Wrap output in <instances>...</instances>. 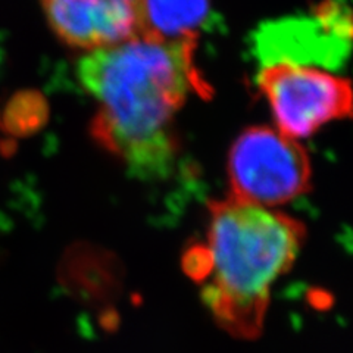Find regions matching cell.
I'll return each mask as SVG.
<instances>
[{
	"label": "cell",
	"mask_w": 353,
	"mask_h": 353,
	"mask_svg": "<svg viewBox=\"0 0 353 353\" xmlns=\"http://www.w3.org/2000/svg\"><path fill=\"white\" fill-rule=\"evenodd\" d=\"M197 40L132 39L84 53L77 79L96 102L90 136L140 179L168 174L180 153L175 119L206 83L194 65Z\"/></svg>",
	"instance_id": "obj_1"
},
{
	"label": "cell",
	"mask_w": 353,
	"mask_h": 353,
	"mask_svg": "<svg viewBox=\"0 0 353 353\" xmlns=\"http://www.w3.org/2000/svg\"><path fill=\"white\" fill-rule=\"evenodd\" d=\"M208 215L206 245L189 249L184 270L201 284V301L219 328L255 340L271 287L299 256L306 227L290 215L231 196L209 202Z\"/></svg>",
	"instance_id": "obj_2"
},
{
	"label": "cell",
	"mask_w": 353,
	"mask_h": 353,
	"mask_svg": "<svg viewBox=\"0 0 353 353\" xmlns=\"http://www.w3.org/2000/svg\"><path fill=\"white\" fill-rule=\"evenodd\" d=\"M230 196L272 208L311 189L312 163L299 140L275 127H249L237 136L227 158Z\"/></svg>",
	"instance_id": "obj_3"
},
{
	"label": "cell",
	"mask_w": 353,
	"mask_h": 353,
	"mask_svg": "<svg viewBox=\"0 0 353 353\" xmlns=\"http://www.w3.org/2000/svg\"><path fill=\"white\" fill-rule=\"evenodd\" d=\"M275 128L294 140L327 124L353 118V84L346 77L315 65L270 62L256 77Z\"/></svg>",
	"instance_id": "obj_4"
},
{
	"label": "cell",
	"mask_w": 353,
	"mask_h": 353,
	"mask_svg": "<svg viewBox=\"0 0 353 353\" xmlns=\"http://www.w3.org/2000/svg\"><path fill=\"white\" fill-rule=\"evenodd\" d=\"M57 39L85 53L140 36L141 0H40Z\"/></svg>",
	"instance_id": "obj_5"
},
{
	"label": "cell",
	"mask_w": 353,
	"mask_h": 353,
	"mask_svg": "<svg viewBox=\"0 0 353 353\" xmlns=\"http://www.w3.org/2000/svg\"><path fill=\"white\" fill-rule=\"evenodd\" d=\"M211 15V0H141L140 39L197 40Z\"/></svg>",
	"instance_id": "obj_6"
},
{
	"label": "cell",
	"mask_w": 353,
	"mask_h": 353,
	"mask_svg": "<svg viewBox=\"0 0 353 353\" xmlns=\"http://www.w3.org/2000/svg\"><path fill=\"white\" fill-rule=\"evenodd\" d=\"M46 105L37 94H18L9 101L3 123L12 134L26 136L34 131L46 118Z\"/></svg>",
	"instance_id": "obj_7"
},
{
	"label": "cell",
	"mask_w": 353,
	"mask_h": 353,
	"mask_svg": "<svg viewBox=\"0 0 353 353\" xmlns=\"http://www.w3.org/2000/svg\"><path fill=\"white\" fill-rule=\"evenodd\" d=\"M3 63H5V49L2 46V43H0V70H2Z\"/></svg>",
	"instance_id": "obj_8"
}]
</instances>
